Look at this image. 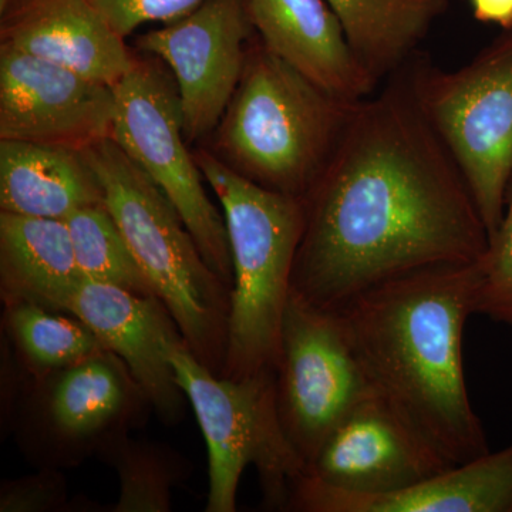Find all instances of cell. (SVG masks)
I'll return each mask as SVG.
<instances>
[{"label": "cell", "instance_id": "obj_20", "mask_svg": "<svg viewBox=\"0 0 512 512\" xmlns=\"http://www.w3.org/2000/svg\"><path fill=\"white\" fill-rule=\"evenodd\" d=\"M350 45L377 80L402 69L447 0H328Z\"/></svg>", "mask_w": 512, "mask_h": 512}, {"label": "cell", "instance_id": "obj_6", "mask_svg": "<svg viewBox=\"0 0 512 512\" xmlns=\"http://www.w3.org/2000/svg\"><path fill=\"white\" fill-rule=\"evenodd\" d=\"M167 357L207 444L205 511H237L239 481L248 467L258 473L265 507L286 510L306 464L279 419L275 369L242 379L215 375L183 338L167 346Z\"/></svg>", "mask_w": 512, "mask_h": 512}, {"label": "cell", "instance_id": "obj_18", "mask_svg": "<svg viewBox=\"0 0 512 512\" xmlns=\"http://www.w3.org/2000/svg\"><path fill=\"white\" fill-rule=\"evenodd\" d=\"M99 204L103 185L83 151L0 140V212L66 220Z\"/></svg>", "mask_w": 512, "mask_h": 512}, {"label": "cell", "instance_id": "obj_27", "mask_svg": "<svg viewBox=\"0 0 512 512\" xmlns=\"http://www.w3.org/2000/svg\"><path fill=\"white\" fill-rule=\"evenodd\" d=\"M26 382V373L20 366L18 357L13 352L8 338L2 333L0 348V429L2 437L10 436L13 416L22 396Z\"/></svg>", "mask_w": 512, "mask_h": 512}, {"label": "cell", "instance_id": "obj_26", "mask_svg": "<svg viewBox=\"0 0 512 512\" xmlns=\"http://www.w3.org/2000/svg\"><path fill=\"white\" fill-rule=\"evenodd\" d=\"M117 35L127 39L147 23H171L190 15L204 0H86Z\"/></svg>", "mask_w": 512, "mask_h": 512}, {"label": "cell", "instance_id": "obj_23", "mask_svg": "<svg viewBox=\"0 0 512 512\" xmlns=\"http://www.w3.org/2000/svg\"><path fill=\"white\" fill-rule=\"evenodd\" d=\"M64 221L83 281L156 296L106 204L80 208Z\"/></svg>", "mask_w": 512, "mask_h": 512}, {"label": "cell", "instance_id": "obj_28", "mask_svg": "<svg viewBox=\"0 0 512 512\" xmlns=\"http://www.w3.org/2000/svg\"><path fill=\"white\" fill-rule=\"evenodd\" d=\"M470 5L474 18L480 22L512 29V0H470Z\"/></svg>", "mask_w": 512, "mask_h": 512}, {"label": "cell", "instance_id": "obj_10", "mask_svg": "<svg viewBox=\"0 0 512 512\" xmlns=\"http://www.w3.org/2000/svg\"><path fill=\"white\" fill-rule=\"evenodd\" d=\"M279 419L306 466L372 382L342 313L291 293L275 366Z\"/></svg>", "mask_w": 512, "mask_h": 512}, {"label": "cell", "instance_id": "obj_9", "mask_svg": "<svg viewBox=\"0 0 512 512\" xmlns=\"http://www.w3.org/2000/svg\"><path fill=\"white\" fill-rule=\"evenodd\" d=\"M113 87V140L173 202L205 261L231 289L227 224L205 191L194 151L188 150L173 74L156 57L137 53L133 69Z\"/></svg>", "mask_w": 512, "mask_h": 512}, {"label": "cell", "instance_id": "obj_17", "mask_svg": "<svg viewBox=\"0 0 512 512\" xmlns=\"http://www.w3.org/2000/svg\"><path fill=\"white\" fill-rule=\"evenodd\" d=\"M289 511L302 512H512V444L448 468L423 483L377 497L339 493L302 476Z\"/></svg>", "mask_w": 512, "mask_h": 512}, {"label": "cell", "instance_id": "obj_25", "mask_svg": "<svg viewBox=\"0 0 512 512\" xmlns=\"http://www.w3.org/2000/svg\"><path fill=\"white\" fill-rule=\"evenodd\" d=\"M97 511L89 500H70L63 470L36 468V473L2 481L0 512Z\"/></svg>", "mask_w": 512, "mask_h": 512}, {"label": "cell", "instance_id": "obj_16", "mask_svg": "<svg viewBox=\"0 0 512 512\" xmlns=\"http://www.w3.org/2000/svg\"><path fill=\"white\" fill-rule=\"evenodd\" d=\"M0 45L116 86L136 64L126 45L86 0H10L0 12Z\"/></svg>", "mask_w": 512, "mask_h": 512}, {"label": "cell", "instance_id": "obj_22", "mask_svg": "<svg viewBox=\"0 0 512 512\" xmlns=\"http://www.w3.org/2000/svg\"><path fill=\"white\" fill-rule=\"evenodd\" d=\"M119 477V498L110 512H170L173 491L191 476V463L160 441L121 436L99 454Z\"/></svg>", "mask_w": 512, "mask_h": 512}, {"label": "cell", "instance_id": "obj_29", "mask_svg": "<svg viewBox=\"0 0 512 512\" xmlns=\"http://www.w3.org/2000/svg\"><path fill=\"white\" fill-rule=\"evenodd\" d=\"M10 0H0V12L6 9V6L9 5Z\"/></svg>", "mask_w": 512, "mask_h": 512}, {"label": "cell", "instance_id": "obj_15", "mask_svg": "<svg viewBox=\"0 0 512 512\" xmlns=\"http://www.w3.org/2000/svg\"><path fill=\"white\" fill-rule=\"evenodd\" d=\"M256 36L303 76L349 103L379 80L357 57L328 0H244Z\"/></svg>", "mask_w": 512, "mask_h": 512}, {"label": "cell", "instance_id": "obj_7", "mask_svg": "<svg viewBox=\"0 0 512 512\" xmlns=\"http://www.w3.org/2000/svg\"><path fill=\"white\" fill-rule=\"evenodd\" d=\"M404 72L421 113L460 168L491 237L503 220L512 178V29L456 72L427 63Z\"/></svg>", "mask_w": 512, "mask_h": 512}, {"label": "cell", "instance_id": "obj_19", "mask_svg": "<svg viewBox=\"0 0 512 512\" xmlns=\"http://www.w3.org/2000/svg\"><path fill=\"white\" fill-rule=\"evenodd\" d=\"M83 281L66 221L0 212V295L59 311Z\"/></svg>", "mask_w": 512, "mask_h": 512}, {"label": "cell", "instance_id": "obj_1", "mask_svg": "<svg viewBox=\"0 0 512 512\" xmlns=\"http://www.w3.org/2000/svg\"><path fill=\"white\" fill-rule=\"evenodd\" d=\"M302 202L292 292L326 311L410 272L476 262L490 238L406 72L350 106Z\"/></svg>", "mask_w": 512, "mask_h": 512}, {"label": "cell", "instance_id": "obj_8", "mask_svg": "<svg viewBox=\"0 0 512 512\" xmlns=\"http://www.w3.org/2000/svg\"><path fill=\"white\" fill-rule=\"evenodd\" d=\"M150 409L126 363L100 349L45 375H26L10 434L30 466L64 471L143 426Z\"/></svg>", "mask_w": 512, "mask_h": 512}, {"label": "cell", "instance_id": "obj_2", "mask_svg": "<svg viewBox=\"0 0 512 512\" xmlns=\"http://www.w3.org/2000/svg\"><path fill=\"white\" fill-rule=\"evenodd\" d=\"M477 278L478 261L431 266L384 282L339 312L373 387L456 464L490 453L464 375Z\"/></svg>", "mask_w": 512, "mask_h": 512}, {"label": "cell", "instance_id": "obj_5", "mask_svg": "<svg viewBox=\"0 0 512 512\" xmlns=\"http://www.w3.org/2000/svg\"><path fill=\"white\" fill-rule=\"evenodd\" d=\"M194 157L220 201L231 248V311L221 376L242 379L275 369L302 238L303 202L245 180L205 147H195Z\"/></svg>", "mask_w": 512, "mask_h": 512}, {"label": "cell", "instance_id": "obj_11", "mask_svg": "<svg viewBox=\"0 0 512 512\" xmlns=\"http://www.w3.org/2000/svg\"><path fill=\"white\" fill-rule=\"evenodd\" d=\"M255 35L244 0H204L190 15L137 37V52L173 74L190 146L204 144L220 123Z\"/></svg>", "mask_w": 512, "mask_h": 512}, {"label": "cell", "instance_id": "obj_3", "mask_svg": "<svg viewBox=\"0 0 512 512\" xmlns=\"http://www.w3.org/2000/svg\"><path fill=\"white\" fill-rule=\"evenodd\" d=\"M353 103L325 92L254 36L237 90L201 146L245 180L303 200Z\"/></svg>", "mask_w": 512, "mask_h": 512}, {"label": "cell", "instance_id": "obj_12", "mask_svg": "<svg viewBox=\"0 0 512 512\" xmlns=\"http://www.w3.org/2000/svg\"><path fill=\"white\" fill-rule=\"evenodd\" d=\"M457 466L373 389L329 434L303 476L357 497L399 493Z\"/></svg>", "mask_w": 512, "mask_h": 512}, {"label": "cell", "instance_id": "obj_21", "mask_svg": "<svg viewBox=\"0 0 512 512\" xmlns=\"http://www.w3.org/2000/svg\"><path fill=\"white\" fill-rule=\"evenodd\" d=\"M3 306L2 333L29 377L73 365L104 349L93 330L69 313L32 302Z\"/></svg>", "mask_w": 512, "mask_h": 512}, {"label": "cell", "instance_id": "obj_4", "mask_svg": "<svg viewBox=\"0 0 512 512\" xmlns=\"http://www.w3.org/2000/svg\"><path fill=\"white\" fill-rule=\"evenodd\" d=\"M83 153L99 175L104 204L188 349L221 376L231 289L207 264L173 202L113 138Z\"/></svg>", "mask_w": 512, "mask_h": 512}, {"label": "cell", "instance_id": "obj_14", "mask_svg": "<svg viewBox=\"0 0 512 512\" xmlns=\"http://www.w3.org/2000/svg\"><path fill=\"white\" fill-rule=\"evenodd\" d=\"M59 311L86 323L101 346L126 363L164 423L183 419L185 396L167 357V346L183 335L157 296L82 281L67 293Z\"/></svg>", "mask_w": 512, "mask_h": 512}, {"label": "cell", "instance_id": "obj_13", "mask_svg": "<svg viewBox=\"0 0 512 512\" xmlns=\"http://www.w3.org/2000/svg\"><path fill=\"white\" fill-rule=\"evenodd\" d=\"M114 87L0 45V140L86 151L113 138Z\"/></svg>", "mask_w": 512, "mask_h": 512}, {"label": "cell", "instance_id": "obj_24", "mask_svg": "<svg viewBox=\"0 0 512 512\" xmlns=\"http://www.w3.org/2000/svg\"><path fill=\"white\" fill-rule=\"evenodd\" d=\"M474 315L512 328V178L505 194L503 220L478 259Z\"/></svg>", "mask_w": 512, "mask_h": 512}]
</instances>
